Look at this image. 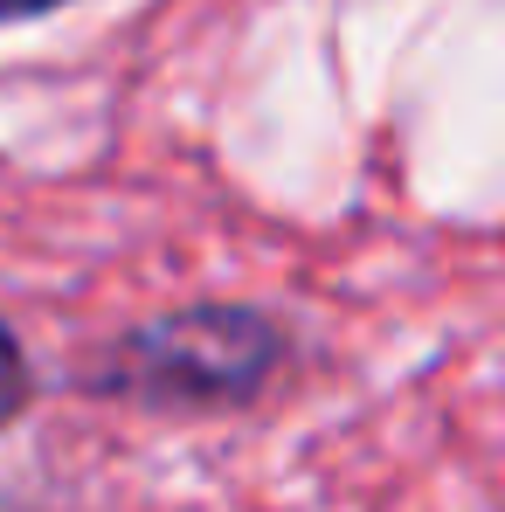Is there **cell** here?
<instances>
[{"instance_id": "6da1fadb", "label": "cell", "mask_w": 505, "mask_h": 512, "mask_svg": "<svg viewBox=\"0 0 505 512\" xmlns=\"http://www.w3.org/2000/svg\"><path fill=\"white\" fill-rule=\"evenodd\" d=\"M277 360H284V340L263 312L187 305L125 333L118 353L97 367V395L160 402V409H222V402H250L277 374Z\"/></svg>"}, {"instance_id": "7a4b0ae2", "label": "cell", "mask_w": 505, "mask_h": 512, "mask_svg": "<svg viewBox=\"0 0 505 512\" xmlns=\"http://www.w3.org/2000/svg\"><path fill=\"white\" fill-rule=\"evenodd\" d=\"M28 409V353H21V340L0 326V429L14 423Z\"/></svg>"}, {"instance_id": "3957f363", "label": "cell", "mask_w": 505, "mask_h": 512, "mask_svg": "<svg viewBox=\"0 0 505 512\" xmlns=\"http://www.w3.org/2000/svg\"><path fill=\"white\" fill-rule=\"evenodd\" d=\"M63 0H0V21H28V14H49Z\"/></svg>"}]
</instances>
